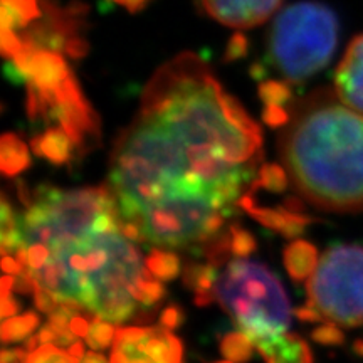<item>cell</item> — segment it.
<instances>
[{"instance_id":"6da1fadb","label":"cell","mask_w":363,"mask_h":363,"mask_svg":"<svg viewBox=\"0 0 363 363\" xmlns=\"http://www.w3.org/2000/svg\"><path fill=\"white\" fill-rule=\"evenodd\" d=\"M261 158L259 125L201 56L184 52L148 81L138 115L115 143L110 184L140 216L169 201H207L230 216Z\"/></svg>"},{"instance_id":"7a4b0ae2","label":"cell","mask_w":363,"mask_h":363,"mask_svg":"<svg viewBox=\"0 0 363 363\" xmlns=\"http://www.w3.org/2000/svg\"><path fill=\"white\" fill-rule=\"evenodd\" d=\"M279 153L294 189L313 206L363 211V113L335 91L318 89L293 104Z\"/></svg>"},{"instance_id":"3957f363","label":"cell","mask_w":363,"mask_h":363,"mask_svg":"<svg viewBox=\"0 0 363 363\" xmlns=\"http://www.w3.org/2000/svg\"><path fill=\"white\" fill-rule=\"evenodd\" d=\"M142 271L140 252L120 233H89L51 249L45 266L33 272L59 299H74L110 323H123L136 310L130 286Z\"/></svg>"},{"instance_id":"277c9868","label":"cell","mask_w":363,"mask_h":363,"mask_svg":"<svg viewBox=\"0 0 363 363\" xmlns=\"http://www.w3.org/2000/svg\"><path fill=\"white\" fill-rule=\"evenodd\" d=\"M335 12L320 2L283 9L267 34V56L286 81L303 83L325 69L338 44Z\"/></svg>"},{"instance_id":"5b68a950","label":"cell","mask_w":363,"mask_h":363,"mask_svg":"<svg viewBox=\"0 0 363 363\" xmlns=\"http://www.w3.org/2000/svg\"><path fill=\"white\" fill-rule=\"evenodd\" d=\"M216 299L256 345L289 328V299L279 279L261 262L230 261L216 283Z\"/></svg>"},{"instance_id":"8992f818","label":"cell","mask_w":363,"mask_h":363,"mask_svg":"<svg viewBox=\"0 0 363 363\" xmlns=\"http://www.w3.org/2000/svg\"><path fill=\"white\" fill-rule=\"evenodd\" d=\"M113 208H118V199L110 189L89 187L62 192L43 185L35 190V203L22 217L21 227L27 246L44 244L54 249L93 233L96 217Z\"/></svg>"},{"instance_id":"52a82bcc","label":"cell","mask_w":363,"mask_h":363,"mask_svg":"<svg viewBox=\"0 0 363 363\" xmlns=\"http://www.w3.org/2000/svg\"><path fill=\"white\" fill-rule=\"evenodd\" d=\"M308 294L328 323L343 328L363 325V246L330 247L310 278Z\"/></svg>"},{"instance_id":"ba28073f","label":"cell","mask_w":363,"mask_h":363,"mask_svg":"<svg viewBox=\"0 0 363 363\" xmlns=\"http://www.w3.org/2000/svg\"><path fill=\"white\" fill-rule=\"evenodd\" d=\"M182 342L165 326L116 330L110 363H184Z\"/></svg>"},{"instance_id":"9c48e42d","label":"cell","mask_w":363,"mask_h":363,"mask_svg":"<svg viewBox=\"0 0 363 363\" xmlns=\"http://www.w3.org/2000/svg\"><path fill=\"white\" fill-rule=\"evenodd\" d=\"M212 19L234 29H252L269 21L283 0H201Z\"/></svg>"},{"instance_id":"30bf717a","label":"cell","mask_w":363,"mask_h":363,"mask_svg":"<svg viewBox=\"0 0 363 363\" xmlns=\"http://www.w3.org/2000/svg\"><path fill=\"white\" fill-rule=\"evenodd\" d=\"M335 93L345 104L363 113V34L352 39L335 71Z\"/></svg>"},{"instance_id":"8fae6325","label":"cell","mask_w":363,"mask_h":363,"mask_svg":"<svg viewBox=\"0 0 363 363\" xmlns=\"http://www.w3.org/2000/svg\"><path fill=\"white\" fill-rule=\"evenodd\" d=\"M257 350L266 363H313L308 343L298 335L283 333L279 337L262 340Z\"/></svg>"},{"instance_id":"7c38bea8","label":"cell","mask_w":363,"mask_h":363,"mask_svg":"<svg viewBox=\"0 0 363 363\" xmlns=\"http://www.w3.org/2000/svg\"><path fill=\"white\" fill-rule=\"evenodd\" d=\"M283 261L289 278L294 283H303V281L310 279L320 262L316 247L306 240L299 239H293V242L284 247Z\"/></svg>"},{"instance_id":"4fadbf2b","label":"cell","mask_w":363,"mask_h":363,"mask_svg":"<svg viewBox=\"0 0 363 363\" xmlns=\"http://www.w3.org/2000/svg\"><path fill=\"white\" fill-rule=\"evenodd\" d=\"M184 284L185 288L192 289L195 293V305L207 306L216 299V283L219 279L217 266L208 262V264H197L190 262L184 269Z\"/></svg>"},{"instance_id":"5bb4252c","label":"cell","mask_w":363,"mask_h":363,"mask_svg":"<svg viewBox=\"0 0 363 363\" xmlns=\"http://www.w3.org/2000/svg\"><path fill=\"white\" fill-rule=\"evenodd\" d=\"M30 147L38 157L45 158L54 165H62L69 162L71 150L74 148V145L66 130L59 126V128H49L45 133L35 136L30 142Z\"/></svg>"},{"instance_id":"9a60e30c","label":"cell","mask_w":363,"mask_h":363,"mask_svg":"<svg viewBox=\"0 0 363 363\" xmlns=\"http://www.w3.org/2000/svg\"><path fill=\"white\" fill-rule=\"evenodd\" d=\"M30 167L27 145L17 135L6 133L0 140V170L4 175L16 177Z\"/></svg>"},{"instance_id":"2e32d148","label":"cell","mask_w":363,"mask_h":363,"mask_svg":"<svg viewBox=\"0 0 363 363\" xmlns=\"http://www.w3.org/2000/svg\"><path fill=\"white\" fill-rule=\"evenodd\" d=\"M130 291L133 294V298L140 305L145 308L155 306L157 303H160L163 296H165V288L160 283V279L157 281L155 276L150 272L147 267L140 272V276L136 278L133 284L130 286Z\"/></svg>"},{"instance_id":"e0dca14e","label":"cell","mask_w":363,"mask_h":363,"mask_svg":"<svg viewBox=\"0 0 363 363\" xmlns=\"http://www.w3.org/2000/svg\"><path fill=\"white\" fill-rule=\"evenodd\" d=\"M145 267L160 281H172L180 272V257L174 252L152 249L145 257Z\"/></svg>"},{"instance_id":"ac0fdd59","label":"cell","mask_w":363,"mask_h":363,"mask_svg":"<svg viewBox=\"0 0 363 363\" xmlns=\"http://www.w3.org/2000/svg\"><path fill=\"white\" fill-rule=\"evenodd\" d=\"M254 343L244 331L227 333L220 342V352L227 360L234 363H247L252 358Z\"/></svg>"},{"instance_id":"d6986e66","label":"cell","mask_w":363,"mask_h":363,"mask_svg":"<svg viewBox=\"0 0 363 363\" xmlns=\"http://www.w3.org/2000/svg\"><path fill=\"white\" fill-rule=\"evenodd\" d=\"M40 323L39 315H35L33 311H27L26 315L21 316H12L11 320L2 321V330H0V335H2L4 343H12L19 342V340H24L29 337L33 331L38 328Z\"/></svg>"},{"instance_id":"ffe728a7","label":"cell","mask_w":363,"mask_h":363,"mask_svg":"<svg viewBox=\"0 0 363 363\" xmlns=\"http://www.w3.org/2000/svg\"><path fill=\"white\" fill-rule=\"evenodd\" d=\"M288 172L283 167L276 165V163H264L257 174V180L252 182L251 190L266 189L269 192L281 194L288 189Z\"/></svg>"},{"instance_id":"44dd1931","label":"cell","mask_w":363,"mask_h":363,"mask_svg":"<svg viewBox=\"0 0 363 363\" xmlns=\"http://www.w3.org/2000/svg\"><path fill=\"white\" fill-rule=\"evenodd\" d=\"M116 337V330L110 321L103 320V318H93L91 321V328L86 335V343L91 350H104L110 345L115 342Z\"/></svg>"},{"instance_id":"7402d4cb","label":"cell","mask_w":363,"mask_h":363,"mask_svg":"<svg viewBox=\"0 0 363 363\" xmlns=\"http://www.w3.org/2000/svg\"><path fill=\"white\" fill-rule=\"evenodd\" d=\"M249 214H251L257 222H261L262 225L267 229L278 230L283 233L286 224H288V211L284 207L279 208H262V207H251L249 208Z\"/></svg>"},{"instance_id":"603a6c76","label":"cell","mask_w":363,"mask_h":363,"mask_svg":"<svg viewBox=\"0 0 363 363\" xmlns=\"http://www.w3.org/2000/svg\"><path fill=\"white\" fill-rule=\"evenodd\" d=\"M230 229V252L234 254L235 257H240V259H246L247 256L256 251L257 244L254 235L249 233V230L242 229L238 224H233L229 227Z\"/></svg>"},{"instance_id":"cb8c5ba5","label":"cell","mask_w":363,"mask_h":363,"mask_svg":"<svg viewBox=\"0 0 363 363\" xmlns=\"http://www.w3.org/2000/svg\"><path fill=\"white\" fill-rule=\"evenodd\" d=\"M26 363H79L74 357L69 355V352L59 350L57 345L45 343L35 348L29 353Z\"/></svg>"},{"instance_id":"d4e9b609","label":"cell","mask_w":363,"mask_h":363,"mask_svg":"<svg viewBox=\"0 0 363 363\" xmlns=\"http://www.w3.org/2000/svg\"><path fill=\"white\" fill-rule=\"evenodd\" d=\"M293 91L284 81H266L259 86V98L264 104H279L283 106L291 99Z\"/></svg>"},{"instance_id":"484cf974","label":"cell","mask_w":363,"mask_h":363,"mask_svg":"<svg viewBox=\"0 0 363 363\" xmlns=\"http://www.w3.org/2000/svg\"><path fill=\"white\" fill-rule=\"evenodd\" d=\"M230 240L229 239V234L225 233H219L216 235V238H212L211 240H207L206 244V256L208 262H212V264L219 267L220 264H224L227 261V257H229V251H230Z\"/></svg>"},{"instance_id":"4316f807","label":"cell","mask_w":363,"mask_h":363,"mask_svg":"<svg viewBox=\"0 0 363 363\" xmlns=\"http://www.w3.org/2000/svg\"><path fill=\"white\" fill-rule=\"evenodd\" d=\"M311 338L321 345H342L345 342V335L342 333V330L335 323H328V321L313 330Z\"/></svg>"},{"instance_id":"83f0119b","label":"cell","mask_w":363,"mask_h":363,"mask_svg":"<svg viewBox=\"0 0 363 363\" xmlns=\"http://www.w3.org/2000/svg\"><path fill=\"white\" fill-rule=\"evenodd\" d=\"M49 257H51V249L44 244H29L27 246V267L29 269H43Z\"/></svg>"},{"instance_id":"f1b7e54d","label":"cell","mask_w":363,"mask_h":363,"mask_svg":"<svg viewBox=\"0 0 363 363\" xmlns=\"http://www.w3.org/2000/svg\"><path fill=\"white\" fill-rule=\"evenodd\" d=\"M34 303H35V308H38L39 311L49 313V315L59 308L57 294L52 293L51 289L44 288V286H40V284H38V288H35V291H34Z\"/></svg>"},{"instance_id":"f546056e","label":"cell","mask_w":363,"mask_h":363,"mask_svg":"<svg viewBox=\"0 0 363 363\" xmlns=\"http://www.w3.org/2000/svg\"><path fill=\"white\" fill-rule=\"evenodd\" d=\"M262 120L266 121L271 128H281V126H286L291 120L289 113L284 110L279 104H266L264 111H262Z\"/></svg>"},{"instance_id":"4dcf8cb0","label":"cell","mask_w":363,"mask_h":363,"mask_svg":"<svg viewBox=\"0 0 363 363\" xmlns=\"http://www.w3.org/2000/svg\"><path fill=\"white\" fill-rule=\"evenodd\" d=\"M313 219L303 214H293V212H288V224H286L284 230L281 234L288 239H296L298 235L305 233V227L311 224Z\"/></svg>"},{"instance_id":"1f68e13d","label":"cell","mask_w":363,"mask_h":363,"mask_svg":"<svg viewBox=\"0 0 363 363\" xmlns=\"http://www.w3.org/2000/svg\"><path fill=\"white\" fill-rule=\"evenodd\" d=\"M184 321H185V313L180 306H177V305L167 306L160 315L162 326H165V328H169V330H177L179 326H182Z\"/></svg>"},{"instance_id":"d6a6232c","label":"cell","mask_w":363,"mask_h":363,"mask_svg":"<svg viewBox=\"0 0 363 363\" xmlns=\"http://www.w3.org/2000/svg\"><path fill=\"white\" fill-rule=\"evenodd\" d=\"M294 315H296L298 320L303 321V323H318V321L325 320L323 315H321L320 310H318L311 299H308L305 306L296 308V310H294Z\"/></svg>"},{"instance_id":"836d02e7","label":"cell","mask_w":363,"mask_h":363,"mask_svg":"<svg viewBox=\"0 0 363 363\" xmlns=\"http://www.w3.org/2000/svg\"><path fill=\"white\" fill-rule=\"evenodd\" d=\"M91 321H93V318H89V316L72 315L69 328L78 338H83V337L86 338V335H88V331L91 328Z\"/></svg>"},{"instance_id":"e575fe53","label":"cell","mask_w":363,"mask_h":363,"mask_svg":"<svg viewBox=\"0 0 363 363\" xmlns=\"http://www.w3.org/2000/svg\"><path fill=\"white\" fill-rule=\"evenodd\" d=\"M29 358V352L26 348H13V350H2L0 363H26Z\"/></svg>"},{"instance_id":"d590c367","label":"cell","mask_w":363,"mask_h":363,"mask_svg":"<svg viewBox=\"0 0 363 363\" xmlns=\"http://www.w3.org/2000/svg\"><path fill=\"white\" fill-rule=\"evenodd\" d=\"M57 338H59L57 331L54 330L51 325L48 323L45 326H40V330H39V333H38V340H39L40 345H45V343H54V345H56L57 343Z\"/></svg>"},{"instance_id":"8d00e7d4","label":"cell","mask_w":363,"mask_h":363,"mask_svg":"<svg viewBox=\"0 0 363 363\" xmlns=\"http://www.w3.org/2000/svg\"><path fill=\"white\" fill-rule=\"evenodd\" d=\"M19 310H21V305L16 301V299L11 298V296L2 298V311H0V315H2V320H7V318L13 316Z\"/></svg>"},{"instance_id":"74e56055","label":"cell","mask_w":363,"mask_h":363,"mask_svg":"<svg viewBox=\"0 0 363 363\" xmlns=\"http://www.w3.org/2000/svg\"><path fill=\"white\" fill-rule=\"evenodd\" d=\"M2 269L7 272V274H17L19 276L21 272H24V266L17 261V257L13 259L11 256H4L2 257Z\"/></svg>"},{"instance_id":"f35d334b","label":"cell","mask_w":363,"mask_h":363,"mask_svg":"<svg viewBox=\"0 0 363 363\" xmlns=\"http://www.w3.org/2000/svg\"><path fill=\"white\" fill-rule=\"evenodd\" d=\"M283 207L288 212H293V214H303V211H305V203L299 201L298 197H288L284 201Z\"/></svg>"},{"instance_id":"ab89813d","label":"cell","mask_w":363,"mask_h":363,"mask_svg":"<svg viewBox=\"0 0 363 363\" xmlns=\"http://www.w3.org/2000/svg\"><path fill=\"white\" fill-rule=\"evenodd\" d=\"M13 286H16V279H13V274L2 278V283H0V294H2V298L11 296V289H13Z\"/></svg>"},{"instance_id":"60d3db41","label":"cell","mask_w":363,"mask_h":363,"mask_svg":"<svg viewBox=\"0 0 363 363\" xmlns=\"http://www.w3.org/2000/svg\"><path fill=\"white\" fill-rule=\"evenodd\" d=\"M79 363H108V360L103 355H99V353L93 350V352L84 353V357L81 358Z\"/></svg>"},{"instance_id":"b9f144b4","label":"cell","mask_w":363,"mask_h":363,"mask_svg":"<svg viewBox=\"0 0 363 363\" xmlns=\"http://www.w3.org/2000/svg\"><path fill=\"white\" fill-rule=\"evenodd\" d=\"M67 352H69L71 357H74L76 360L79 362L81 358L84 357V345L81 343V342H74L69 348H67Z\"/></svg>"},{"instance_id":"7bdbcfd3","label":"cell","mask_w":363,"mask_h":363,"mask_svg":"<svg viewBox=\"0 0 363 363\" xmlns=\"http://www.w3.org/2000/svg\"><path fill=\"white\" fill-rule=\"evenodd\" d=\"M38 345H40L39 340H38V335H35V337H27V342H26V347L24 348L30 353V352H34L35 348H39Z\"/></svg>"},{"instance_id":"ee69618b","label":"cell","mask_w":363,"mask_h":363,"mask_svg":"<svg viewBox=\"0 0 363 363\" xmlns=\"http://www.w3.org/2000/svg\"><path fill=\"white\" fill-rule=\"evenodd\" d=\"M353 350H355L358 355H363V342H362V340L355 342V345H353Z\"/></svg>"},{"instance_id":"f6af8a7d","label":"cell","mask_w":363,"mask_h":363,"mask_svg":"<svg viewBox=\"0 0 363 363\" xmlns=\"http://www.w3.org/2000/svg\"><path fill=\"white\" fill-rule=\"evenodd\" d=\"M216 363H234V362H230V360H225V362H216Z\"/></svg>"}]
</instances>
